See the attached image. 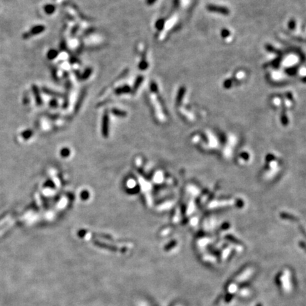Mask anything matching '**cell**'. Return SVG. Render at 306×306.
Listing matches in <instances>:
<instances>
[{
	"instance_id": "5",
	"label": "cell",
	"mask_w": 306,
	"mask_h": 306,
	"mask_svg": "<svg viewBox=\"0 0 306 306\" xmlns=\"http://www.w3.org/2000/svg\"><path fill=\"white\" fill-rule=\"evenodd\" d=\"M58 55V52L55 49H51V50H49L47 53V57L49 60H53L55 59L57 56Z\"/></svg>"
},
{
	"instance_id": "4",
	"label": "cell",
	"mask_w": 306,
	"mask_h": 306,
	"mask_svg": "<svg viewBox=\"0 0 306 306\" xmlns=\"http://www.w3.org/2000/svg\"><path fill=\"white\" fill-rule=\"evenodd\" d=\"M42 90H43V92L45 93V94H48V95L53 96V97H60V93L53 92V91L49 89L48 88H47V87H43Z\"/></svg>"
},
{
	"instance_id": "13",
	"label": "cell",
	"mask_w": 306,
	"mask_h": 306,
	"mask_svg": "<svg viewBox=\"0 0 306 306\" xmlns=\"http://www.w3.org/2000/svg\"><path fill=\"white\" fill-rule=\"evenodd\" d=\"M91 72H92V69H87V71L86 72H84V78H87L89 76L90 74H91Z\"/></svg>"
},
{
	"instance_id": "2",
	"label": "cell",
	"mask_w": 306,
	"mask_h": 306,
	"mask_svg": "<svg viewBox=\"0 0 306 306\" xmlns=\"http://www.w3.org/2000/svg\"><path fill=\"white\" fill-rule=\"evenodd\" d=\"M31 90H32V92H33V95H34V98L36 99V104H37L38 106L42 105L43 100H42V98H41V96L39 88L38 87V86L36 84H32Z\"/></svg>"
},
{
	"instance_id": "3",
	"label": "cell",
	"mask_w": 306,
	"mask_h": 306,
	"mask_svg": "<svg viewBox=\"0 0 306 306\" xmlns=\"http://www.w3.org/2000/svg\"><path fill=\"white\" fill-rule=\"evenodd\" d=\"M43 9L45 14L50 15V14H53V13L55 12L56 8L53 4H46L44 6Z\"/></svg>"
},
{
	"instance_id": "11",
	"label": "cell",
	"mask_w": 306,
	"mask_h": 306,
	"mask_svg": "<svg viewBox=\"0 0 306 306\" xmlns=\"http://www.w3.org/2000/svg\"><path fill=\"white\" fill-rule=\"evenodd\" d=\"M50 103V106H53V107H55V106H58V102H57V101L55 99H53V100L50 101V103Z\"/></svg>"
},
{
	"instance_id": "7",
	"label": "cell",
	"mask_w": 306,
	"mask_h": 306,
	"mask_svg": "<svg viewBox=\"0 0 306 306\" xmlns=\"http://www.w3.org/2000/svg\"><path fill=\"white\" fill-rule=\"evenodd\" d=\"M165 22L163 19H160L159 21H157L156 23V27L158 30H162L163 27H164Z\"/></svg>"
},
{
	"instance_id": "12",
	"label": "cell",
	"mask_w": 306,
	"mask_h": 306,
	"mask_svg": "<svg viewBox=\"0 0 306 306\" xmlns=\"http://www.w3.org/2000/svg\"><path fill=\"white\" fill-rule=\"evenodd\" d=\"M151 89L152 92H155L157 91V86L155 82H152L151 84Z\"/></svg>"
},
{
	"instance_id": "14",
	"label": "cell",
	"mask_w": 306,
	"mask_h": 306,
	"mask_svg": "<svg viewBox=\"0 0 306 306\" xmlns=\"http://www.w3.org/2000/svg\"><path fill=\"white\" fill-rule=\"evenodd\" d=\"M156 1V0H147V3L148 4H152L154 3V2Z\"/></svg>"
},
{
	"instance_id": "6",
	"label": "cell",
	"mask_w": 306,
	"mask_h": 306,
	"mask_svg": "<svg viewBox=\"0 0 306 306\" xmlns=\"http://www.w3.org/2000/svg\"><path fill=\"white\" fill-rule=\"evenodd\" d=\"M30 102V97H29V94H28V92H26L24 94V97H23V103L24 105H27Z\"/></svg>"
},
{
	"instance_id": "1",
	"label": "cell",
	"mask_w": 306,
	"mask_h": 306,
	"mask_svg": "<svg viewBox=\"0 0 306 306\" xmlns=\"http://www.w3.org/2000/svg\"><path fill=\"white\" fill-rule=\"evenodd\" d=\"M45 30V27L43 25H36L31 28L29 31L25 32L23 33L22 38L24 40H27L28 38H31L33 36H36L43 33Z\"/></svg>"
},
{
	"instance_id": "9",
	"label": "cell",
	"mask_w": 306,
	"mask_h": 306,
	"mask_svg": "<svg viewBox=\"0 0 306 306\" xmlns=\"http://www.w3.org/2000/svg\"><path fill=\"white\" fill-rule=\"evenodd\" d=\"M147 67H148V64H147V62L142 61L141 63H140L139 67H140V69H142V70H144V69H146Z\"/></svg>"
},
{
	"instance_id": "8",
	"label": "cell",
	"mask_w": 306,
	"mask_h": 306,
	"mask_svg": "<svg viewBox=\"0 0 306 306\" xmlns=\"http://www.w3.org/2000/svg\"><path fill=\"white\" fill-rule=\"evenodd\" d=\"M129 92H130V88L128 87H123L117 89L116 93H118V94H121V93H127Z\"/></svg>"
},
{
	"instance_id": "10",
	"label": "cell",
	"mask_w": 306,
	"mask_h": 306,
	"mask_svg": "<svg viewBox=\"0 0 306 306\" xmlns=\"http://www.w3.org/2000/svg\"><path fill=\"white\" fill-rule=\"evenodd\" d=\"M142 79H143V77H139L138 78H137L136 79V84H135V89H136V88H137V87H138L139 85H140V84H141V83L142 82V80H143Z\"/></svg>"
}]
</instances>
